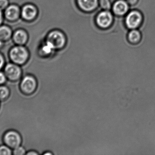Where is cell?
I'll use <instances>...</instances> for the list:
<instances>
[{"label": "cell", "instance_id": "obj_14", "mask_svg": "<svg viewBox=\"0 0 155 155\" xmlns=\"http://www.w3.org/2000/svg\"><path fill=\"white\" fill-rule=\"evenodd\" d=\"M12 32L8 26H0V40L2 41L7 40L12 36Z\"/></svg>", "mask_w": 155, "mask_h": 155}, {"label": "cell", "instance_id": "obj_12", "mask_svg": "<svg viewBox=\"0 0 155 155\" xmlns=\"http://www.w3.org/2000/svg\"><path fill=\"white\" fill-rule=\"evenodd\" d=\"M127 39L132 44H137L140 42L142 38L141 32L138 29L130 30L127 34Z\"/></svg>", "mask_w": 155, "mask_h": 155}, {"label": "cell", "instance_id": "obj_1", "mask_svg": "<svg viewBox=\"0 0 155 155\" xmlns=\"http://www.w3.org/2000/svg\"><path fill=\"white\" fill-rule=\"evenodd\" d=\"M9 58L10 62L21 66L27 62L30 58V53L25 47L17 45L11 49Z\"/></svg>", "mask_w": 155, "mask_h": 155}, {"label": "cell", "instance_id": "obj_18", "mask_svg": "<svg viewBox=\"0 0 155 155\" xmlns=\"http://www.w3.org/2000/svg\"><path fill=\"white\" fill-rule=\"evenodd\" d=\"M100 6L105 10H108L111 8V2L109 0H99Z\"/></svg>", "mask_w": 155, "mask_h": 155}, {"label": "cell", "instance_id": "obj_4", "mask_svg": "<svg viewBox=\"0 0 155 155\" xmlns=\"http://www.w3.org/2000/svg\"><path fill=\"white\" fill-rule=\"evenodd\" d=\"M7 80L12 82L20 81L23 76V72L21 66L10 62L6 63L3 70Z\"/></svg>", "mask_w": 155, "mask_h": 155}, {"label": "cell", "instance_id": "obj_17", "mask_svg": "<svg viewBox=\"0 0 155 155\" xmlns=\"http://www.w3.org/2000/svg\"><path fill=\"white\" fill-rule=\"evenodd\" d=\"M27 151L22 146L18 147L16 148L13 149V155H26Z\"/></svg>", "mask_w": 155, "mask_h": 155}, {"label": "cell", "instance_id": "obj_16", "mask_svg": "<svg viewBox=\"0 0 155 155\" xmlns=\"http://www.w3.org/2000/svg\"><path fill=\"white\" fill-rule=\"evenodd\" d=\"M12 149L3 144L0 145V155H12Z\"/></svg>", "mask_w": 155, "mask_h": 155}, {"label": "cell", "instance_id": "obj_27", "mask_svg": "<svg viewBox=\"0 0 155 155\" xmlns=\"http://www.w3.org/2000/svg\"><path fill=\"white\" fill-rule=\"evenodd\" d=\"M2 45V40H0V47Z\"/></svg>", "mask_w": 155, "mask_h": 155}, {"label": "cell", "instance_id": "obj_25", "mask_svg": "<svg viewBox=\"0 0 155 155\" xmlns=\"http://www.w3.org/2000/svg\"><path fill=\"white\" fill-rule=\"evenodd\" d=\"M2 15L1 9H0V25L2 23Z\"/></svg>", "mask_w": 155, "mask_h": 155}, {"label": "cell", "instance_id": "obj_21", "mask_svg": "<svg viewBox=\"0 0 155 155\" xmlns=\"http://www.w3.org/2000/svg\"><path fill=\"white\" fill-rule=\"evenodd\" d=\"M6 63V62L5 57L0 53V71L3 70Z\"/></svg>", "mask_w": 155, "mask_h": 155}, {"label": "cell", "instance_id": "obj_2", "mask_svg": "<svg viewBox=\"0 0 155 155\" xmlns=\"http://www.w3.org/2000/svg\"><path fill=\"white\" fill-rule=\"evenodd\" d=\"M38 86L37 79L32 75L23 76L20 80V89L21 91L26 95H30L34 93L37 90Z\"/></svg>", "mask_w": 155, "mask_h": 155}, {"label": "cell", "instance_id": "obj_11", "mask_svg": "<svg viewBox=\"0 0 155 155\" xmlns=\"http://www.w3.org/2000/svg\"><path fill=\"white\" fill-rule=\"evenodd\" d=\"M5 16L8 20L14 21L18 19L20 15V9L15 5H11L6 8Z\"/></svg>", "mask_w": 155, "mask_h": 155}, {"label": "cell", "instance_id": "obj_7", "mask_svg": "<svg viewBox=\"0 0 155 155\" xmlns=\"http://www.w3.org/2000/svg\"><path fill=\"white\" fill-rule=\"evenodd\" d=\"M113 20L112 13L108 10H104L99 13L97 16V24L101 28H107L111 25Z\"/></svg>", "mask_w": 155, "mask_h": 155}, {"label": "cell", "instance_id": "obj_10", "mask_svg": "<svg viewBox=\"0 0 155 155\" xmlns=\"http://www.w3.org/2000/svg\"><path fill=\"white\" fill-rule=\"evenodd\" d=\"M80 8L86 12H91L97 8L98 0H77Z\"/></svg>", "mask_w": 155, "mask_h": 155}, {"label": "cell", "instance_id": "obj_19", "mask_svg": "<svg viewBox=\"0 0 155 155\" xmlns=\"http://www.w3.org/2000/svg\"><path fill=\"white\" fill-rule=\"evenodd\" d=\"M42 52L45 54H49L54 50L51 46L47 42L42 47Z\"/></svg>", "mask_w": 155, "mask_h": 155}, {"label": "cell", "instance_id": "obj_22", "mask_svg": "<svg viewBox=\"0 0 155 155\" xmlns=\"http://www.w3.org/2000/svg\"><path fill=\"white\" fill-rule=\"evenodd\" d=\"M8 5V0H0V9L1 10L6 8Z\"/></svg>", "mask_w": 155, "mask_h": 155}, {"label": "cell", "instance_id": "obj_8", "mask_svg": "<svg viewBox=\"0 0 155 155\" xmlns=\"http://www.w3.org/2000/svg\"><path fill=\"white\" fill-rule=\"evenodd\" d=\"M130 5L126 0H118L114 4L113 7L114 12L117 15L123 16L130 11Z\"/></svg>", "mask_w": 155, "mask_h": 155}, {"label": "cell", "instance_id": "obj_24", "mask_svg": "<svg viewBox=\"0 0 155 155\" xmlns=\"http://www.w3.org/2000/svg\"><path fill=\"white\" fill-rule=\"evenodd\" d=\"M130 6L135 5L138 2V0H126Z\"/></svg>", "mask_w": 155, "mask_h": 155}, {"label": "cell", "instance_id": "obj_3", "mask_svg": "<svg viewBox=\"0 0 155 155\" xmlns=\"http://www.w3.org/2000/svg\"><path fill=\"white\" fill-rule=\"evenodd\" d=\"M143 21L142 13L136 10H130L124 18L125 25L129 30L138 29Z\"/></svg>", "mask_w": 155, "mask_h": 155}, {"label": "cell", "instance_id": "obj_6", "mask_svg": "<svg viewBox=\"0 0 155 155\" xmlns=\"http://www.w3.org/2000/svg\"><path fill=\"white\" fill-rule=\"evenodd\" d=\"M4 144L12 149L21 145L22 139L21 134L15 130H11L6 132L3 136Z\"/></svg>", "mask_w": 155, "mask_h": 155}, {"label": "cell", "instance_id": "obj_26", "mask_svg": "<svg viewBox=\"0 0 155 155\" xmlns=\"http://www.w3.org/2000/svg\"><path fill=\"white\" fill-rule=\"evenodd\" d=\"M43 154L44 155H47V154L51 155L52 153H44Z\"/></svg>", "mask_w": 155, "mask_h": 155}, {"label": "cell", "instance_id": "obj_28", "mask_svg": "<svg viewBox=\"0 0 155 155\" xmlns=\"http://www.w3.org/2000/svg\"><path fill=\"white\" fill-rule=\"evenodd\" d=\"M0 103H1V101H0Z\"/></svg>", "mask_w": 155, "mask_h": 155}, {"label": "cell", "instance_id": "obj_13", "mask_svg": "<svg viewBox=\"0 0 155 155\" xmlns=\"http://www.w3.org/2000/svg\"><path fill=\"white\" fill-rule=\"evenodd\" d=\"M13 39L17 44L22 45L26 43L27 40V35L25 31L18 30L13 35Z\"/></svg>", "mask_w": 155, "mask_h": 155}, {"label": "cell", "instance_id": "obj_5", "mask_svg": "<svg viewBox=\"0 0 155 155\" xmlns=\"http://www.w3.org/2000/svg\"><path fill=\"white\" fill-rule=\"evenodd\" d=\"M46 42L52 47L54 50L60 49L65 45L66 39L62 32L59 31H53L48 35Z\"/></svg>", "mask_w": 155, "mask_h": 155}, {"label": "cell", "instance_id": "obj_15", "mask_svg": "<svg viewBox=\"0 0 155 155\" xmlns=\"http://www.w3.org/2000/svg\"><path fill=\"white\" fill-rule=\"evenodd\" d=\"M10 95V90L6 85H0V101L6 100Z\"/></svg>", "mask_w": 155, "mask_h": 155}, {"label": "cell", "instance_id": "obj_9", "mask_svg": "<svg viewBox=\"0 0 155 155\" xmlns=\"http://www.w3.org/2000/svg\"><path fill=\"white\" fill-rule=\"evenodd\" d=\"M22 15L26 20H32L34 19L37 13V9L32 5H27L23 7Z\"/></svg>", "mask_w": 155, "mask_h": 155}, {"label": "cell", "instance_id": "obj_23", "mask_svg": "<svg viewBox=\"0 0 155 155\" xmlns=\"http://www.w3.org/2000/svg\"><path fill=\"white\" fill-rule=\"evenodd\" d=\"M40 154L38 152L35 150H30L26 153V155H37Z\"/></svg>", "mask_w": 155, "mask_h": 155}, {"label": "cell", "instance_id": "obj_20", "mask_svg": "<svg viewBox=\"0 0 155 155\" xmlns=\"http://www.w3.org/2000/svg\"><path fill=\"white\" fill-rule=\"evenodd\" d=\"M7 80V77L3 71H0V85L5 84Z\"/></svg>", "mask_w": 155, "mask_h": 155}]
</instances>
